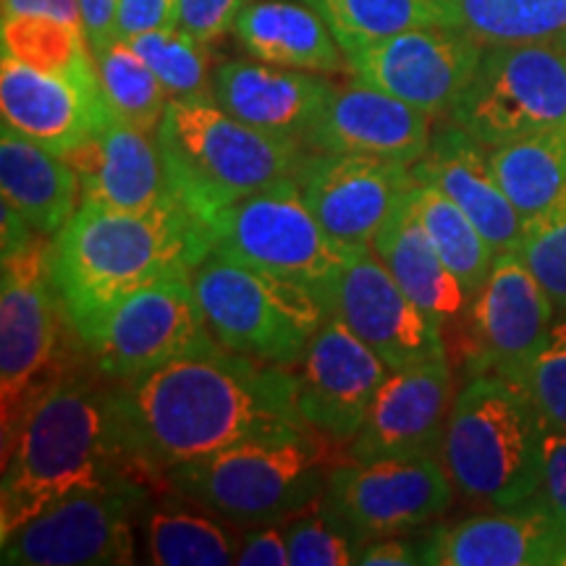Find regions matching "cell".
Here are the masks:
<instances>
[{"label":"cell","mask_w":566,"mask_h":566,"mask_svg":"<svg viewBox=\"0 0 566 566\" xmlns=\"http://www.w3.org/2000/svg\"><path fill=\"white\" fill-rule=\"evenodd\" d=\"M150 480L69 495L0 541L6 566H124L137 562V522L150 509Z\"/></svg>","instance_id":"cell-11"},{"label":"cell","mask_w":566,"mask_h":566,"mask_svg":"<svg viewBox=\"0 0 566 566\" xmlns=\"http://www.w3.org/2000/svg\"><path fill=\"white\" fill-rule=\"evenodd\" d=\"M171 192L197 221L254 192L292 179L304 160V142L247 126L212 97L168 101L155 132Z\"/></svg>","instance_id":"cell-4"},{"label":"cell","mask_w":566,"mask_h":566,"mask_svg":"<svg viewBox=\"0 0 566 566\" xmlns=\"http://www.w3.org/2000/svg\"><path fill=\"white\" fill-rule=\"evenodd\" d=\"M415 205L430 242L441 254L446 268L462 283L467 302H470L491 273L495 250L488 244L483 231L467 218V212L430 184L417 181Z\"/></svg>","instance_id":"cell-33"},{"label":"cell","mask_w":566,"mask_h":566,"mask_svg":"<svg viewBox=\"0 0 566 566\" xmlns=\"http://www.w3.org/2000/svg\"><path fill=\"white\" fill-rule=\"evenodd\" d=\"M562 42H564V48H566V32L562 34Z\"/></svg>","instance_id":"cell-47"},{"label":"cell","mask_w":566,"mask_h":566,"mask_svg":"<svg viewBox=\"0 0 566 566\" xmlns=\"http://www.w3.org/2000/svg\"><path fill=\"white\" fill-rule=\"evenodd\" d=\"M3 17H51L84 30L80 0H3Z\"/></svg>","instance_id":"cell-46"},{"label":"cell","mask_w":566,"mask_h":566,"mask_svg":"<svg viewBox=\"0 0 566 566\" xmlns=\"http://www.w3.org/2000/svg\"><path fill=\"white\" fill-rule=\"evenodd\" d=\"M334 443L315 428L252 436L166 472L163 485L216 512L231 525L286 522L325 495Z\"/></svg>","instance_id":"cell-5"},{"label":"cell","mask_w":566,"mask_h":566,"mask_svg":"<svg viewBox=\"0 0 566 566\" xmlns=\"http://www.w3.org/2000/svg\"><path fill=\"white\" fill-rule=\"evenodd\" d=\"M323 304L391 370L449 357L441 323L409 300L373 250L349 252Z\"/></svg>","instance_id":"cell-15"},{"label":"cell","mask_w":566,"mask_h":566,"mask_svg":"<svg viewBox=\"0 0 566 566\" xmlns=\"http://www.w3.org/2000/svg\"><path fill=\"white\" fill-rule=\"evenodd\" d=\"M449 122L485 147L566 126V48L562 40L488 45L451 105Z\"/></svg>","instance_id":"cell-10"},{"label":"cell","mask_w":566,"mask_h":566,"mask_svg":"<svg viewBox=\"0 0 566 566\" xmlns=\"http://www.w3.org/2000/svg\"><path fill=\"white\" fill-rule=\"evenodd\" d=\"M373 252L378 254L386 271L405 289L409 300L424 310L433 321H454L464 313L467 294L457 275L446 268L441 254L430 242L428 231L420 221L415 205V189L396 202V208L384 229L373 242Z\"/></svg>","instance_id":"cell-28"},{"label":"cell","mask_w":566,"mask_h":566,"mask_svg":"<svg viewBox=\"0 0 566 566\" xmlns=\"http://www.w3.org/2000/svg\"><path fill=\"white\" fill-rule=\"evenodd\" d=\"M129 45L155 71L171 101L212 97V74L208 69L205 42L195 40L179 27L155 30L129 40Z\"/></svg>","instance_id":"cell-36"},{"label":"cell","mask_w":566,"mask_h":566,"mask_svg":"<svg viewBox=\"0 0 566 566\" xmlns=\"http://www.w3.org/2000/svg\"><path fill=\"white\" fill-rule=\"evenodd\" d=\"M516 386L525 388L548 430L566 433V315L551 325L546 344Z\"/></svg>","instance_id":"cell-39"},{"label":"cell","mask_w":566,"mask_h":566,"mask_svg":"<svg viewBox=\"0 0 566 566\" xmlns=\"http://www.w3.org/2000/svg\"><path fill=\"white\" fill-rule=\"evenodd\" d=\"M202 229L210 252L302 283L321 302L352 252L317 223L294 176L218 210Z\"/></svg>","instance_id":"cell-9"},{"label":"cell","mask_w":566,"mask_h":566,"mask_svg":"<svg viewBox=\"0 0 566 566\" xmlns=\"http://www.w3.org/2000/svg\"><path fill=\"white\" fill-rule=\"evenodd\" d=\"M0 40L13 61L101 90L95 55L80 27L51 17H3Z\"/></svg>","instance_id":"cell-32"},{"label":"cell","mask_w":566,"mask_h":566,"mask_svg":"<svg viewBox=\"0 0 566 566\" xmlns=\"http://www.w3.org/2000/svg\"><path fill=\"white\" fill-rule=\"evenodd\" d=\"M514 252L546 289L556 317L566 315V195L525 221Z\"/></svg>","instance_id":"cell-38"},{"label":"cell","mask_w":566,"mask_h":566,"mask_svg":"<svg viewBox=\"0 0 566 566\" xmlns=\"http://www.w3.org/2000/svg\"><path fill=\"white\" fill-rule=\"evenodd\" d=\"M92 55H95L97 80H101L111 116L137 129L158 132L171 97L155 71L129 45V40L116 38L108 45L92 51Z\"/></svg>","instance_id":"cell-35"},{"label":"cell","mask_w":566,"mask_h":566,"mask_svg":"<svg viewBox=\"0 0 566 566\" xmlns=\"http://www.w3.org/2000/svg\"><path fill=\"white\" fill-rule=\"evenodd\" d=\"M176 6L179 0H118V38L134 40L176 27Z\"/></svg>","instance_id":"cell-42"},{"label":"cell","mask_w":566,"mask_h":566,"mask_svg":"<svg viewBox=\"0 0 566 566\" xmlns=\"http://www.w3.org/2000/svg\"><path fill=\"white\" fill-rule=\"evenodd\" d=\"M433 566H566V525L537 499L493 509L424 537Z\"/></svg>","instance_id":"cell-20"},{"label":"cell","mask_w":566,"mask_h":566,"mask_svg":"<svg viewBox=\"0 0 566 566\" xmlns=\"http://www.w3.org/2000/svg\"><path fill=\"white\" fill-rule=\"evenodd\" d=\"M208 252L202 223L176 197L150 210L82 205L53 242V281L84 346L118 302L187 279Z\"/></svg>","instance_id":"cell-3"},{"label":"cell","mask_w":566,"mask_h":566,"mask_svg":"<svg viewBox=\"0 0 566 566\" xmlns=\"http://www.w3.org/2000/svg\"><path fill=\"white\" fill-rule=\"evenodd\" d=\"M212 344L218 342L205 321L192 275H187L158 281L118 302L84 349L103 378L129 384Z\"/></svg>","instance_id":"cell-12"},{"label":"cell","mask_w":566,"mask_h":566,"mask_svg":"<svg viewBox=\"0 0 566 566\" xmlns=\"http://www.w3.org/2000/svg\"><path fill=\"white\" fill-rule=\"evenodd\" d=\"M467 370L520 384L546 344L556 310L516 252H499L480 292L467 302Z\"/></svg>","instance_id":"cell-14"},{"label":"cell","mask_w":566,"mask_h":566,"mask_svg":"<svg viewBox=\"0 0 566 566\" xmlns=\"http://www.w3.org/2000/svg\"><path fill=\"white\" fill-rule=\"evenodd\" d=\"M239 45L252 59L273 66L336 74L349 59L313 3L296 0H254L233 24Z\"/></svg>","instance_id":"cell-27"},{"label":"cell","mask_w":566,"mask_h":566,"mask_svg":"<svg viewBox=\"0 0 566 566\" xmlns=\"http://www.w3.org/2000/svg\"><path fill=\"white\" fill-rule=\"evenodd\" d=\"M491 163L509 202L530 221L566 195V126L491 147Z\"/></svg>","instance_id":"cell-30"},{"label":"cell","mask_w":566,"mask_h":566,"mask_svg":"<svg viewBox=\"0 0 566 566\" xmlns=\"http://www.w3.org/2000/svg\"><path fill=\"white\" fill-rule=\"evenodd\" d=\"M485 45L459 27H420L346 55L354 80L399 97L430 118L449 116Z\"/></svg>","instance_id":"cell-16"},{"label":"cell","mask_w":566,"mask_h":566,"mask_svg":"<svg viewBox=\"0 0 566 566\" xmlns=\"http://www.w3.org/2000/svg\"><path fill=\"white\" fill-rule=\"evenodd\" d=\"M430 116L399 97L354 82L336 87L304 145L315 153H352L415 166L428 153Z\"/></svg>","instance_id":"cell-21"},{"label":"cell","mask_w":566,"mask_h":566,"mask_svg":"<svg viewBox=\"0 0 566 566\" xmlns=\"http://www.w3.org/2000/svg\"><path fill=\"white\" fill-rule=\"evenodd\" d=\"M412 174L420 184H430L457 202L483 231L495 254L516 250L525 221L495 179L491 147L454 122L441 124L433 129L428 153L415 163Z\"/></svg>","instance_id":"cell-24"},{"label":"cell","mask_w":566,"mask_h":566,"mask_svg":"<svg viewBox=\"0 0 566 566\" xmlns=\"http://www.w3.org/2000/svg\"><path fill=\"white\" fill-rule=\"evenodd\" d=\"M454 399L449 357L391 370L346 454L357 462L441 457Z\"/></svg>","instance_id":"cell-19"},{"label":"cell","mask_w":566,"mask_h":566,"mask_svg":"<svg viewBox=\"0 0 566 566\" xmlns=\"http://www.w3.org/2000/svg\"><path fill=\"white\" fill-rule=\"evenodd\" d=\"M239 566H292L283 522H260L242 535L237 554Z\"/></svg>","instance_id":"cell-41"},{"label":"cell","mask_w":566,"mask_h":566,"mask_svg":"<svg viewBox=\"0 0 566 566\" xmlns=\"http://www.w3.org/2000/svg\"><path fill=\"white\" fill-rule=\"evenodd\" d=\"M116 407L132 459L155 485L174 467L252 436L310 428L296 407L292 367L221 344L116 384Z\"/></svg>","instance_id":"cell-1"},{"label":"cell","mask_w":566,"mask_h":566,"mask_svg":"<svg viewBox=\"0 0 566 566\" xmlns=\"http://www.w3.org/2000/svg\"><path fill=\"white\" fill-rule=\"evenodd\" d=\"M292 370L304 422L334 443H349L359 433L391 375V367L334 315L325 317Z\"/></svg>","instance_id":"cell-18"},{"label":"cell","mask_w":566,"mask_h":566,"mask_svg":"<svg viewBox=\"0 0 566 566\" xmlns=\"http://www.w3.org/2000/svg\"><path fill=\"white\" fill-rule=\"evenodd\" d=\"M71 325L53 281V242L34 237L3 252L0 286V409L3 443L27 415L76 370Z\"/></svg>","instance_id":"cell-7"},{"label":"cell","mask_w":566,"mask_h":566,"mask_svg":"<svg viewBox=\"0 0 566 566\" xmlns=\"http://www.w3.org/2000/svg\"><path fill=\"white\" fill-rule=\"evenodd\" d=\"M192 286L212 338L263 363L292 367L321 331L328 310L313 289L208 252Z\"/></svg>","instance_id":"cell-8"},{"label":"cell","mask_w":566,"mask_h":566,"mask_svg":"<svg viewBox=\"0 0 566 566\" xmlns=\"http://www.w3.org/2000/svg\"><path fill=\"white\" fill-rule=\"evenodd\" d=\"M63 158L80 176L82 205L90 208L150 210L174 197L158 137L118 118Z\"/></svg>","instance_id":"cell-23"},{"label":"cell","mask_w":566,"mask_h":566,"mask_svg":"<svg viewBox=\"0 0 566 566\" xmlns=\"http://www.w3.org/2000/svg\"><path fill=\"white\" fill-rule=\"evenodd\" d=\"M405 535H384L367 541L359 551L357 564L367 566H415L424 564V541L415 543Z\"/></svg>","instance_id":"cell-44"},{"label":"cell","mask_w":566,"mask_h":566,"mask_svg":"<svg viewBox=\"0 0 566 566\" xmlns=\"http://www.w3.org/2000/svg\"><path fill=\"white\" fill-rule=\"evenodd\" d=\"M0 189L3 202L48 239L59 237L82 208L80 176L71 163L11 126L0 134Z\"/></svg>","instance_id":"cell-26"},{"label":"cell","mask_w":566,"mask_h":566,"mask_svg":"<svg viewBox=\"0 0 566 566\" xmlns=\"http://www.w3.org/2000/svg\"><path fill=\"white\" fill-rule=\"evenodd\" d=\"M254 0H179L176 6V27L195 40L208 42L233 32V24Z\"/></svg>","instance_id":"cell-40"},{"label":"cell","mask_w":566,"mask_h":566,"mask_svg":"<svg viewBox=\"0 0 566 566\" xmlns=\"http://www.w3.org/2000/svg\"><path fill=\"white\" fill-rule=\"evenodd\" d=\"M546 433L525 388L501 375H472L446 422L441 462L470 504H525L541 491Z\"/></svg>","instance_id":"cell-6"},{"label":"cell","mask_w":566,"mask_h":566,"mask_svg":"<svg viewBox=\"0 0 566 566\" xmlns=\"http://www.w3.org/2000/svg\"><path fill=\"white\" fill-rule=\"evenodd\" d=\"M346 55L420 27H457L451 0H310Z\"/></svg>","instance_id":"cell-31"},{"label":"cell","mask_w":566,"mask_h":566,"mask_svg":"<svg viewBox=\"0 0 566 566\" xmlns=\"http://www.w3.org/2000/svg\"><path fill=\"white\" fill-rule=\"evenodd\" d=\"M334 90L323 76L265 61H226L212 71V101L226 113L296 142L307 139Z\"/></svg>","instance_id":"cell-25"},{"label":"cell","mask_w":566,"mask_h":566,"mask_svg":"<svg viewBox=\"0 0 566 566\" xmlns=\"http://www.w3.org/2000/svg\"><path fill=\"white\" fill-rule=\"evenodd\" d=\"M294 179L317 223L349 250H373L396 202L417 187L407 163L352 153H307Z\"/></svg>","instance_id":"cell-17"},{"label":"cell","mask_w":566,"mask_h":566,"mask_svg":"<svg viewBox=\"0 0 566 566\" xmlns=\"http://www.w3.org/2000/svg\"><path fill=\"white\" fill-rule=\"evenodd\" d=\"M292 566H352L357 564L363 541L342 516L321 499L304 512L283 522Z\"/></svg>","instance_id":"cell-37"},{"label":"cell","mask_w":566,"mask_h":566,"mask_svg":"<svg viewBox=\"0 0 566 566\" xmlns=\"http://www.w3.org/2000/svg\"><path fill=\"white\" fill-rule=\"evenodd\" d=\"M80 11L92 51L118 38V0H80Z\"/></svg>","instance_id":"cell-45"},{"label":"cell","mask_w":566,"mask_h":566,"mask_svg":"<svg viewBox=\"0 0 566 566\" xmlns=\"http://www.w3.org/2000/svg\"><path fill=\"white\" fill-rule=\"evenodd\" d=\"M454 483L441 457L346 459L331 470L325 506L342 516L363 541L405 535L443 514Z\"/></svg>","instance_id":"cell-13"},{"label":"cell","mask_w":566,"mask_h":566,"mask_svg":"<svg viewBox=\"0 0 566 566\" xmlns=\"http://www.w3.org/2000/svg\"><path fill=\"white\" fill-rule=\"evenodd\" d=\"M145 535L158 566H231L242 543L229 520L176 491L147 509Z\"/></svg>","instance_id":"cell-29"},{"label":"cell","mask_w":566,"mask_h":566,"mask_svg":"<svg viewBox=\"0 0 566 566\" xmlns=\"http://www.w3.org/2000/svg\"><path fill=\"white\" fill-rule=\"evenodd\" d=\"M454 24L480 45L562 40L566 0H451Z\"/></svg>","instance_id":"cell-34"},{"label":"cell","mask_w":566,"mask_h":566,"mask_svg":"<svg viewBox=\"0 0 566 566\" xmlns=\"http://www.w3.org/2000/svg\"><path fill=\"white\" fill-rule=\"evenodd\" d=\"M3 126L48 150L66 155L111 122L103 90L48 74L3 55L0 63Z\"/></svg>","instance_id":"cell-22"},{"label":"cell","mask_w":566,"mask_h":566,"mask_svg":"<svg viewBox=\"0 0 566 566\" xmlns=\"http://www.w3.org/2000/svg\"><path fill=\"white\" fill-rule=\"evenodd\" d=\"M533 499L566 525V433L548 430L543 457V483Z\"/></svg>","instance_id":"cell-43"},{"label":"cell","mask_w":566,"mask_h":566,"mask_svg":"<svg viewBox=\"0 0 566 566\" xmlns=\"http://www.w3.org/2000/svg\"><path fill=\"white\" fill-rule=\"evenodd\" d=\"M101 378L76 367L3 443L0 541L69 495L145 478L126 446L116 384Z\"/></svg>","instance_id":"cell-2"}]
</instances>
